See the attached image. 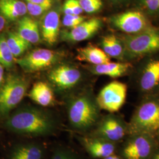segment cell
I'll return each instance as SVG.
<instances>
[{
    "label": "cell",
    "instance_id": "30bf717a",
    "mask_svg": "<svg viewBox=\"0 0 159 159\" xmlns=\"http://www.w3.org/2000/svg\"><path fill=\"white\" fill-rule=\"evenodd\" d=\"M115 28L127 34H135L150 27L147 18L140 11L131 10L117 14L111 18Z\"/></svg>",
    "mask_w": 159,
    "mask_h": 159
},
{
    "label": "cell",
    "instance_id": "ac0fdd59",
    "mask_svg": "<svg viewBox=\"0 0 159 159\" xmlns=\"http://www.w3.org/2000/svg\"><path fill=\"white\" fill-rule=\"evenodd\" d=\"M77 58L80 61L99 65L110 61V57L101 48L96 46H88L77 50Z\"/></svg>",
    "mask_w": 159,
    "mask_h": 159
},
{
    "label": "cell",
    "instance_id": "7402d4cb",
    "mask_svg": "<svg viewBox=\"0 0 159 159\" xmlns=\"http://www.w3.org/2000/svg\"><path fill=\"white\" fill-rule=\"evenodd\" d=\"M102 50L108 57L123 58L125 56V50L123 43L113 35L103 37L102 41Z\"/></svg>",
    "mask_w": 159,
    "mask_h": 159
},
{
    "label": "cell",
    "instance_id": "277c9868",
    "mask_svg": "<svg viewBox=\"0 0 159 159\" xmlns=\"http://www.w3.org/2000/svg\"><path fill=\"white\" fill-rule=\"evenodd\" d=\"M129 134L146 133L154 136L159 131V101L150 100L137 108L129 124Z\"/></svg>",
    "mask_w": 159,
    "mask_h": 159
},
{
    "label": "cell",
    "instance_id": "f546056e",
    "mask_svg": "<svg viewBox=\"0 0 159 159\" xmlns=\"http://www.w3.org/2000/svg\"><path fill=\"white\" fill-rule=\"evenodd\" d=\"M27 2L37 4L52 5V0H25Z\"/></svg>",
    "mask_w": 159,
    "mask_h": 159
},
{
    "label": "cell",
    "instance_id": "4316f807",
    "mask_svg": "<svg viewBox=\"0 0 159 159\" xmlns=\"http://www.w3.org/2000/svg\"><path fill=\"white\" fill-rule=\"evenodd\" d=\"M139 4L148 14L159 15V0H139Z\"/></svg>",
    "mask_w": 159,
    "mask_h": 159
},
{
    "label": "cell",
    "instance_id": "52a82bcc",
    "mask_svg": "<svg viewBox=\"0 0 159 159\" xmlns=\"http://www.w3.org/2000/svg\"><path fill=\"white\" fill-rule=\"evenodd\" d=\"M93 129L91 136L114 143L121 141L129 134V125L121 118L114 115H108L100 119Z\"/></svg>",
    "mask_w": 159,
    "mask_h": 159
},
{
    "label": "cell",
    "instance_id": "e575fe53",
    "mask_svg": "<svg viewBox=\"0 0 159 159\" xmlns=\"http://www.w3.org/2000/svg\"><path fill=\"white\" fill-rule=\"evenodd\" d=\"M112 2L115 3V4H119V3H121L125 1H126L127 0H110Z\"/></svg>",
    "mask_w": 159,
    "mask_h": 159
},
{
    "label": "cell",
    "instance_id": "f1b7e54d",
    "mask_svg": "<svg viewBox=\"0 0 159 159\" xmlns=\"http://www.w3.org/2000/svg\"><path fill=\"white\" fill-rule=\"evenodd\" d=\"M85 17L81 16L80 15H64L62 20V23L64 26L72 29L85 21Z\"/></svg>",
    "mask_w": 159,
    "mask_h": 159
},
{
    "label": "cell",
    "instance_id": "7c38bea8",
    "mask_svg": "<svg viewBox=\"0 0 159 159\" xmlns=\"http://www.w3.org/2000/svg\"><path fill=\"white\" fill-rule=\"evenodd\" d=\"M77 139L87 152L94 158L104 159L114 154L116 150V143L98 137L79 136Z\"/></svg>",
    "mask_w": 159,
    "mask_h": 159
},
{
    "label": "cell",
    "instance_id": "8d00e7d4",
    "mask_svg": "<svg viewBox=\"0 0 159 159\" xmlns=\"http://www.w3.org/2000/svg\"><path fill=\"white\" fill-rule=\"evenodd\" d=\"M78 159V157H77V159Z\"/></svg>",
    "mask_w": 159,
    "mask_h": 159
},
{
    "label": "cell",
    "instance_id": "5b68a950",
    "mask_svg": "<svg viewBox=\"0 0 159 159\" xmlns=\"http://www.w3.org/2000/svg\"><path fill=\"white\" fill-rule=\"evenodd\" d=\"M28 89L23 77L11 75L0 87V116L6 117L22 101Z\"/></svg>",
    "mask_w": 159,
    "mask_h": 159
},
{
    "label": "cell",
    "instance_id": "9a60e30c",
    "mask_svg": "<svg viewBox=\"0 0 159 159\" xmlns=\"http://www.w3.org/2000/svg\"><path fill=\"white\" fill-rule=\"evenodd\" d=\"M45 148L39 143L18 144L11 151L9 159H43Z\"/></svg>",
    "mask_w": 159,
    "mask_h": 159
},
{
    "label": "cell",
    "instance_id": "1f68e13d",
    "mask_svg": "<svg viewBox=\"0 0 159 159\" xmlns=\"http://www.w3.org/2000/svg\"><path fill=\"white\" fill-rule=\"evenodd\" d=\"M4 67L0 64V87L2 85V83L4 80Z\"/></svg>",
    "mask_w": 159,
    "mask_h": 159
},
{
    "label": "cell",
    "instance_id": "9c48e42d",
    "mask_svg": "<svg viewBox=\"0 0 159 159\" xmlns=\"http://www.w3.org/2000/svg\"><path fill=\"white\" fill-rule=\"evenodd\" d=\"M59 54L56 51L46 48H39L31 51L24 57L16 60V62L27 72H35L52 66L58 60Z\"/></svg>",
    "mask_w": 159,
    "mask_h": 159
},
{
    "label": "cell",
    "instance_id": "44dd1931",
    "mask_svg": "<svg viewBox=\"0 0 159 159\" xmlns=\"http://www.w3.org/2000/svg\"><path fill=\"white\" fill-rule=\"evenodd\" d=\"M130 67L131 65L129 63L110 61L102 64L94 65L90 67V70L93 74L117 78L125 75Z\"/></svg>",
    "mask_w": 159,
    "mask_h": 159
},
{
    "label": "cell",
    "instance_id": "8992f818",
    "mask_svg": "<svg viewBox=\"0 0 159 159\" xmlns=\"http://www.w3.org/2000/svg\"><path fill=\"white\" fill-rule=\"evenodd\" d=\"M157 143L154 136L146 133H133L127 140L121 148L123 159H150Z\"/></svg>",
    "mask_w": 159,
    "mask_h": 159
},
{
    "label": "cell",
    "instance_id": "ba28073f",
    "mask_svg": "<svg viewBox=\"0 0 159 159\" xmlns=\"http://www.w3.org/2000/svg\"><path fill=\"white\" fill-rule=\"evenodd\" d=\"M127 87L123 83L113 81L104 87L97 97L99 108L110 113L119 110L125 104Z\"/></svg>",
    "mask_w": 159,
    "mask_h": 159
},
{
    "label": "cell",
    "instance_id": "7a4b0ae2",
    "mask_svg": "<svg viewBox=\"0 0 159 159\" xmlns=\"http://www.w3.org/2000/svg\"><path fill=\"white\" fill-rule=\"evenodd\" d=\"M96 100L83 94L74 98L68 107V119L71 128L85 133L93 129L100 120V111Z\"/></svg>",
    "mask_w": 159,
    "mask_h": 159
},
{
    "label": "cell",
    "instance_id": "d590c367",
    "mask_svg": "<svg viewBox=\"0 0 159 159\" xmlns=\"http://www.w3.org/2000/svg\"><path fill=\"white\" fill-rule=\"evenodd\" d=\"M158 133V134H159V131H158V133Z\"/></svg>",
    "mask_w": 159,
    "mask_h": 159
},
{
    "label": "cell",
    "instance_id": "ffe728a7",
    "mask_svg": "<svg viewBox=\"0 0 159 159\" xmlns=\"http://www.w3.org/2000/svg\"><path fill=\"white\" fill-rule=\"evenodd\" d=\"M159 84V60L148 63L143 72L140 86L143 91L152 90Z\"/></svg>",
    "mask_w": 159,
    "mask_h": 159
},
{
    "label": "cell",
    "instance_id": "d6986e66",
    "mask_svg": "<svg viewBox=\"0 0 159 159\" xmlns=\"http://www.w3.org/2000/svg\"><path fill=\"white\" fill-rule=\"evenodd\" d=\"M0 12L4 18L16 20L27 13V5L21 0H0Z\"/></svg>",
    "mask_w": 159,
    "mask_h": 159
},
{
    "label": "cell",
    "instance_id": "2e32d148",
    "mask_svg": "<svg viewBox=\"0 0 159 159\" xmlns=\"http://www.w3.org/2000/svg\"><path fill=\"white\" fill-rule=\"evenodd\" d=\"M17 33L24 40L31 44H37L40 41L39 24L31 17L24 16L19 20Z\"/></svg>",
    "mask_w": 159,
    "mask_h": 159
},
{
    "label": "cell",
    "instance_id": "4dcf8cb0",
    "mask_svg": "<svg viewBox=\"0 0 159 159\" xmlns=\"http://www.w3.org/2000/svg\"><path fill=\"white\" fill-rule=\"evenodd\" d=\"M6 25V19L2 15H0V32L4 29Z\"/></svg>",
    "mask_w": 159,
    "mask_h": 159
},
{
    "label": "cell",
    "instance_id": "8fae6325",
    "mask_svg": "<svg viewBox=\"0 0 159 159\" xmlns=\"http://www.w3.org/2000/svg\"><path fill=\"white\" fill-rule=\"evenodd\" d=\"M81 77L78 69L67 65H61L51 70L48 78L57 90L65 91L77 85Z\"/></svg>",
    "mask_w": 159,
    "mask_h": 159
},
{
    "label": "cell",
    "instance_id": "6da1fadb",
    "mask_svg": "<svg viewBox=\"0 0 159 159\" xmlns=\"http://www.w3.org/2000/svg\"><path fill=\"white\" fill-rule=\"evenodd\" d=\"M4 126L7 130L16 134L41 137L54 134L58 125L50 114L40 108L25 107L8 116Z\"/></svg>",
    "mask_w": 159,
    "mask_h": 159
},
{
    "label": "cell",
    "instance_id": "603a6c76",
    "mask_svg": "<svg viewBox=\"0 0 159 159\" xmlns=\"http://www.w3.org/2000/svg\"><path fill=\"white\" fill-rule=\"evenodd\" d=\"M7 42L15 58L21 56L31 45L15 32H11L8 34Z\"/></svg>",
    "mask_w": 159,
    "mask_h": 159
},
{
    "label": "cell",
    "instance_id": "484cf974",
    "mask_svg": "<svg viewBox=\"0 0 159 159\" xmlns=\"http://www.w3.org/2000/svg\"><path fill=\"white\" fill-rule=\"evenodd\" d=\"M63 8L65 15L74 14L80 16L83 12L79 0H66L63 5Z\"/></svg>",
    "mask_w": 159,
    "mask_h": 159
},
{
    "label": "cell",
    "instance_id": "5bb4252c",
    "mask_svg": "<svg viewBox=\"0 0 159 159\" xmlns=\"http://www.w3.org/2000/svg\"><path fill=\"white\" fill-rule=\"evenodd\" d=\"M60 13L56 10H48L43 19L41 34L44 41L54 44L58 39L60 29Z\"/></svg>",
    "mask_w": 159,
    "mask_h": 159
},
{
    "label": "cell",
    "instance_id": "d4e9b609",
    "mask_svg": "<svg viewBox=\"0 0 159 159\" xmlns=\"http://www.w3.org/2000/svg\"><path fill=\"white\" fill-rule=\"evenodd\" d=\"M83 11L93 14L99 11L102 7V0H79Z\"/></svg>",
    "mask_w": 159,
    "mask_h": 159
},
{
    "label": "cell",
    "instance_id": "3957f363",
    "mask_svg": "<svg viewBox=\"0 0 159 159\" xmlns=\"http://www.w3.org/2000/svg\"><path fill=\"white\" fill-rule=\"evenodd\" d=\"M122 43L125 56L136 58L159 51V29L151 26L142 32L127 34Z\"/></svg>",
    "mask_w": 159,
    "mask_h": 159
},
{
    "label": "cell",
    "instance_id": "836d02e7",
    "mask_svg": "<svg viewBox=\"0 0 159 159\" xmlns=\"http://www.w3.org/2000/svg\"><path fill=\"white\" fill-rule=\"evenodd\" d=\"M103 159H123L121 157H119L117 155H115V154H113V155H111L110 156H108L106 158Z\"/></svg>",
    "mask_w": 159,
    "mask_h": 159
},
{
    "label": "cell",
    "instance_id": "d6a6232c",
    "mask_svg": "<svg viewBox=\"0 0 159 159\" xmlns=\"http://www.w3.org/2000/svg\"><path fill=\"white\" fill-rule=\"evenodd\" d=\"M150 159H159V149L157 148Z\"/></svg>",
    "mask_w": 159,
    "mask_h": 159
},
{
    "label": "cell",
    "instance_id": "cb8c5ba5",
    "mask_svg": "<svg viewBox=\"0 0 159 159\" xmlns=\"http://www.w3.org/2000/svg\"><path fill=\"white\" fill-rule=\"evenodd\" d=\"M15 61V57L7 44L6 37L0 35V64L8 68L12 66Z\"/></svg>",
    "mask_w": 159,
    "mask_h": 159
},
{
    "label": "cell",
    "instance_id": "4fadbf2b",
    "mask_svg": "<svg viewBox=\"0 0 159 159\" xmlns=\"http://www.w3.org/2000/svg\"><path fill=\"white\" fill-rule=\"evenodd\" d=\"M102 21L97 18H93L84 21L62 35L63 39L71 42H80L92 37L101 29Z\"/></svg>",
    "mask_w": 159,
    "mask_h": 159
},
{
    "label": "cell",
    "instance_id": "83f0119b",
    "mask_svg": "<svg viewBox=\"0 0 159 159\" xmlns=\"http://www.w3.org/2000/svg\"><path fill=\"white\" fill-rule=\"evenodd\" d=\"M27 12L32 16H40L41 15L44 14L47 12L52 7V5L48 4H37L27 2Z\"/></svg>",
    "mask_w": 159,
    "mask_h": 159
},
{
    "label": "cell",
    "instance_id": "e0dca14e",
    "mask_svg": "<svg viewBox=\"0 0 159 159\" xmlns=\"http://www.w3.org/2000/svg\"><path fill=\"white\" fill-rule=\"evenodd\" d=\"M29 96L34 102L43 107L51 105L54 99L51 87L46 83L42 81L34 84L29 92Z\"/></svg>",
    "mask_w": 159,
    "mask_h": 159
}]
</instances>
